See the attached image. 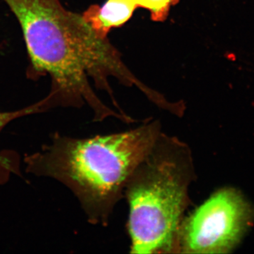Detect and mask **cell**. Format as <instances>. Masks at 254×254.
Returning a JSON list of instances; mask_svg holds the SVG:
<instances>
[{
    "instance_id": "6",
    "label": "cell",
    "mask_w": 254,
    "mask_h": 254,
    "mask_svg": "<svg viewBox=\"0 0 254 254\" xmlns=\"http://www.w3.org/2000/svg\"><path fill=\"white\" fill-rule=\"evenodd\" d=\"M44 111H47L45 98L23 109L12 112H0V132L8 124L16 119ZM19 166L17 153L10 150L0 153V185L9 181L12 175H21Z\"/></svg>"
},
{
    "instance_id": "5",
    "label": "cell",
    "mask_w": 254,
    "mask_h": 254,
    "mask_svg": "<svg viewBox=\"0 0 254 254\" xmlns=\"http://www.w3.org/2000/svg\"><path fill=\"white\" fill-rule=\"evenodd\" d=\"M136 8L134 0H108L101 7L91 5L82 16L97 36L108 38L110 30L127 22Z\"/></svg>"
},
{
    "instance_id": "3",
    "label": "cell",
    "mask_w": 254,
    "mask_h": 254,
    "mask_svg": "<svg viewBox=\"0 0 254 254\" xmlns=\"http://www.w3.org/2000/svg\"><path fill=\"white\" fill-rule=\"evenodd\" d=\"M195 178L190 145L160 132L124 191L128 205L130 253L179 254L180 227Z\"/></svg>"
},
{
    "instance_id": "4",
    "label": "cell",
    "mask_w": 254,
    "mask_h": 254,
    "mask_svg": "<svg viewBox=\"0 0 254 254\" xmlns=\"http://www.w3.org/2000/svg\"><path fill=\"white\" fill-rule=\"evenodd\" d=\"M254 220V208L234 187L215 190L185 215L179 234V254L231 253Z\"/></svg>"
},
{
    "instance_id": "2",
    "label": "cell",
    "mask_w": 254,
    "mask_h": 254,
    "mask_svg": "<svg viewBox=\"0 0 254 254\" xmlns=\"http://www.w3.org/2000/svg\"><path fill=\"white\" fill-rule=\"evenodd\" d=\"M161 131L159 120L148 119L133 129L90 138L56 132L50 143L25 157L26 172L61 182L90 223L107 226L130 175Z\"/></svg>"
},
{
    "instance_id": "7",
    "label": "cell",
    "mask_w": 254,
    "mask_h": 254,
    "mask_svg": "<svg viewBox=\"0 0 254 254\" xmlns=\"http://www.w3.org/2000/svg\"><path fill=\"white\" fill-rule=\"evenodd\" d=\"M137 7L149 10L150 17L153 21L163 22L168 18L172 6L180 0H134Z\"/></svg>"
},
{
    "instance_id": "1",
    "label": "cell",
    "mask_w": 254,
    "mask_h": 254,
    "mask_svg": "<svg viewBox=\"0 0 254 254\" xmlns=\"http://www.w3.org/2000/svg\"><path fill=\"white\" fill-rule=\"evenodd\" d=\"M3 1L21 26L33 71L51 78L47 110L87 104L94 122L113 117L133 123L115 100L110 77L136 86L150 100L156 98L157 91L130 71L108 38L97 36L82 14L65 9L60 0Z\"/></svg>"
}]
</instances>
